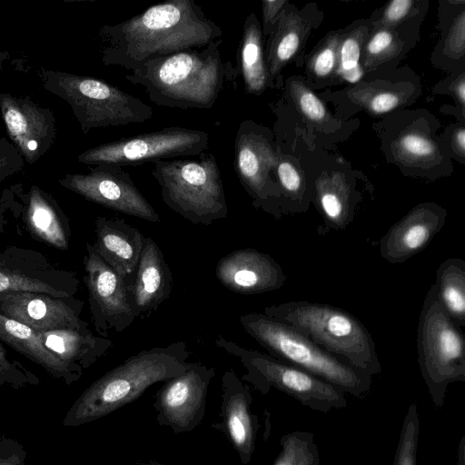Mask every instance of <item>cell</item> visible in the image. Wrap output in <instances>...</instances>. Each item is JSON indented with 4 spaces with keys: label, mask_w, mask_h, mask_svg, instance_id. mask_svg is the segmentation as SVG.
Returning <instances> with one entry per match:
<instances>
[{
    "label": "cell",
    "mask_w": 465,
    "mask_h": 465,
    "mask_svg": "<svg viewBox=\"0 0 465 465\" xmlns=\"http://www.w3.org/2000/svg\"><path fill=\"white\" fill-rule=\"evenodd\" d=\"M99 35L104 43L103 64L131 71L153 59L203 48L220 39L223 30L194 0H168L126 21L104 25Z\"/></svg>",
    "instance_id": "1"
},
{
    "label": "cell",
    "mask_w": 465,
    "mask_h": 465,
    "mask_svg": "<svg viewBox=\"0 0 465 465\" xmlns=\"http://www.w3.org/2000/svg\"><path fill=\"white\" fill-rule=\"evenodd\" d=\"M222 38L203 48L184 50L147 61L133 68L125 78L145 89L151 102L180 109H211L226 84L238 73L224 61Z\"/></svg>",
    "instance_id": "2"
},
{
    "label": "cell",
    "mask_w": 465,
    "mask_h": 465,
    "mask_svg": "<svg viewBox=\"0 0 465 465\" xmlns=\"http://www.w3.org/2000/svg\"><path fill=\"white\" fill-rule=\"evenodd\" d=\"M190 351L176 341L143 350L87 387L66 412L63 425L78 427L135 401L150 386L183 374Z\"/></svg>",
    "instance_id": "3"
},
{
    "label": "cell",
    "mask_w": 465,
    "mask_h": 465,
    "mask_svg": "<svg viewBox=\"0 0 465 465\" xmlns=\"http://www.w3.org/2000/svg\"><path fill=\"white\" fill-rule=\"evenodd\" d=\"M263 313L297 329L350 366L371 376L381 372L371 334L351 313L332 305L309 301L266 306Z\"/></svg>",
    "instance_id": "4"
},
{
    "label": "cell",
    "mask_w": 465,
    "mask_h": 465,
    "mask_svg": "<svg viewBox=\"0 0 465 465\" xmlns=\"http://www.w3.org/2000/svg\"><path fill=\"white\" fill-rule=\"evenodd\" d=\"M240 324L269 355L305 371L338 388L362 398L372 385V376L334 357L297 329L264 313L240 317Z\"/></svg>",
    "instance_id": "5"
},
{
    "label": "cell",
    "mask_w": 465,
    "mask_h": 465,
    "mask_svg": "<svg viewBox=\"0 0 465 465\" xmlns=\"http://www.w3.org/2000/svg\"><path fill=\"white\" fill-rule=\"evenodd\" d=\"M439 120L424 108L395 110L373 125L388 163L408 177L435 181L453 173Z\"/></svg>",
    "instance_id": "6"
},
{
    "label": "cell",
    "mask_w": 465,
    "mask_h": 465,
    "mask_svg": "<svg viewBox=\"0 0 465 465\" xmlns=\"http://www.w3.org/2000/svg\"><path fill=\"white\" fill-rule=\"evenodd\" d=\"M176 157L153 162L152 175L163 203L193 224L210 225L226 218L228 206L215 156Z\"/></svg>",
    "instance_id": "7"
},
{
    "label": "cell",
    "mask_w": 465,
    "mask_h": 465,
    "mask_svg": "<svg viewBox=\"0 0 465 465\" xmlns=\"http://www.w3.org/2000/svg\"><path fill=\"white\" fill-rule=\"evenodd\" d=\"M38 75L45 90L70 105L84 134L143 123L153 116L151 106L102 79L43 67Z\"/></svg>",
    "instance_id": "8"
},
{
    "label": "cell",
    "mask_w": 465,
    "mask_h": 465,
    "mask_svg": "<svg viewBox=\"0 0 465 465\" xmlns=\"http://www.w3.org/2000/svg\"><path fill=\"white\" fill-rule=\"evenodd\" d=\"M418 363L433 404L444 405L450 383L465 381L463 333L439 302L432 284L423 300L417 329Z\"/></svg>",
    "instance_id": "9"
},
{
    "label": "cell",
    "mask_w": 465,
    "mask_h": 465,
    "mask_svg": "<svg viewBox=\"0 0 465 465\" xmlns=\"http://www.w3.org/2000/svg\"><path fill=\"white\" fill-rule=\"evenodd\" d=\"M215 344L240 361L246 370L242 379L262 394L274 388L302 405L324 413L347 406L345 393L305 371L267 353L242 347L222 335L215 339Z\"/></svg>",
    "instance_id": "10"
},
{
    "label": "cell",
    "mask_w": 465,
    "mask_h": 465,
    "mask_svg": "<svg viewBox=\"0 0 465 465\" xmlns=\"http://www.w3.org/2000/svg\"><path fill=\"white\" fill-rule=\"evenodd\" d=\"M422 94L420 76L408 65L389 72L365 74L359 82L319 95L335 108V116L345 120L361 111L383 117L395 110L408 108Z\"/></svg>",
    "instance_id": "11"
},
{
    "label": "cell",
    "mask_w": 465,
    "mask_h": 465,
    "mask_svg": "<svg viewBox=\"0 0 465 465\" xmlns=\"http://www.w3.org/2000/svg\"><path fill=\"white\" fill-rule=\"evenodd\" d=\"M271 129L242 121L234 141V171L254 208L280 220L281 189L275 175L277 145Z\"/></svg>",
    "instance_id": "12"
},
{
    "label": "cell",
    "mask_w": 465,
    "mask_h": 465,
    "mask_svg": "<svg viewBox=\"0 0 465 465\" xmlns=\"http://www.w3.org/2000/svg\"><path fill=\"white\" fill-rule=\"evenodd\" d=\"M209 134L203 130L166 127L96 145L77 156L87 165H138L147 162L199 155L209 147Z\"/></svg>",
    "instance_id": "13"
},
{
    "label": "cell",
    "mask_w": 465,
    "mask_h": 465,
    "mask_svg": "<svg viewBox=\"0 0 465 465\" xmlns=\"http://www.w3.org/2000/svg\"><path fill=\"white\" fill-rule=\"evenodd\" d=\"M84 282L88 291L92 323L99 336L121 332L136 319L127 283L86 242Z\"/></svg>",
    "instance_id": "14"
},
{
    "label": "cell",
    "mask_w": 465,
    "mask_h": 465,
    "mask_svg": "<svg viewBox=\"0 0 465 465\" xmlns=\"http://www.w3.org/2000/svg\"><path fill=\"white\" fill-rule=\"evenodd\" d=\"M64 188L115 212L152 223L160 216L122 167L92 165L86 173H68L58 180Z\"/></svg>",
    "instance_id": "15"
},
{
    "label": "cell",
    "mask_w": 465,
    "mask_h": 465,
    "mask_svg": "<svg viewBox=\"0 0 465 465\" xmlns=\"http://www.w3.org/2000/svg\"><path fill=\"white\" fill-rule=\"evenodd\" d=\"M214 375L213 367L188 362L183 374L165 381L153 404L157 423L176 434L199 426L205 415L208 388Z\"/></svg>",
    "instance_id": "16"
},
{
    "label": "cell",
    "mask_w": 465,
    "mask_h": 465,
    "mask_svg": "<svg viewBox=\"0 0 465 465\" xmlns=\"http://www.w3.org/2000/svg\"><path fill=\"white\" fill-rule=\"evenodd\" d=\"M79 286L74 272L62 269L38 251L17 246L0 249V292L25 291L70 297Z\"/></svg>",
    "instance_id": "17"
},
{
    "label": "cell",
    "mask_w": 465,
    "mask_h": 465,
    "mask_svg": "<svg viewBox=\"0 0 465 465\" xmlns=\"http://www.w3.org/2000/svg\"><path fill=\"white\" fill-rule=\"evenodd\" d=\"M0 111L10 142L25 162L39 161L53 146L56 137L53 110L28 95L0 94Z\"/></svg>",
    "instance_id": "18"
},
{
    "label": "cell",
    "mask_w": 465,
    "mask_h": 465,
    "mask_svg": "<svg viewBox=\"0 0 465 465\" xmlns=\"http://www.w3.org/2000/svg\"><path fill=\"white\" fill-rule=\"evenodd\" d=\"M84 302L75 298L25 291L0 292V314L36 332L88 328L81 318Z\"/></svg>",
    "instance_id": "19"
},
{
    "label": "cell",
    "mask_w": 465,
    "mask_h": 465,
    "mask_svg": "<svg viewBox=\"0 0 465 465\" xmlns=\"http://www.w3.org/2000/svg\"><path fill=\"white\" fill-rule=\"evenodd\" d=\"M323 18V12L315 3L299 8L287 2L275 28L265 40L264 56L270 88L278 86L281 72L289 64L295 63L299 67L303 64L307 41Z\"/></svg>",
    "instance_id": "20"
},
{
    "label": "cell",
    "mask_w": 465,
    "mask_h": 465,
    "mask_svg": "<svg viewBox=\"0 0 465 465\" xmlns=\"http://www.w3.org/2000/svg\"><path fill=\"white\" fill-rule=\"evenodd\" d=\"M219 420L212 427L221 431L242 465H248L256 448L260 428L259 417L252 411V396L232 370L222 377V397Z\"/></svg>",
    "instance_id": "21"
},
{
    "label": "cell",
    "mask_w": 465,
    "mask_h": 465,
    "mask_svg": "<svg viewBox=\"0 0 465 465\" xmlns=\"http://www.w3.org/2000/svg\"><path fill=\"white\" fill-rule=\"evenodd\" d=\"M312 188V203L320 213L322 223L318 232L324 235L331 231H342L350 225L362 202L356 176L338 166L325 167L318 174H309Z\"/></svg>",
    "instance_id": "22"
},
{
    "label": "cell",
    "mask_w": 465,
    "mask_h": 465,
    "mask_svg": "<svg viewBox=\"0 0 465 465\" xmlns=\"http://www.w3.org/2000/svg\"><path fill=\"white\" fill-rule=\"evenodd\" d=\"M447 211L433 202L412 207L380 240V254L392 264L402 263L425 249L443 228Z\"/></svg>",
    "instance_id": "23"
},
{
    "label": "cell",
    "mask_w": 465,
    "mask_h": 465,
    "mask_svg": "<svg viewBox=\"0 0 465 465\" xmlns=\"http://www.w3.org/2000/svg\"><path fill=\"white\" fill-rule=\"evenodd\" d=\"M215 276L226 289L244 295L280 289L287 279L271 255L250 248L222 257L216 264Z\"/></svg>",
    "instance_id": "24"
},
{
    "label": "cell",
    "mask_w": 465,
    "mask_h": 465,
    "mask_svg": "<svg viewBox=\"0 0 465 465\" xmlns=\"http://www.w3.org/2000/svg\"><path fill=\"white\" fill-rule=\"evenodd\" d=\"M22 213L21 230L35 240L60 251L70 246L72 231L68 217L55 198L37 185L20 192Z\"/></svg>",
    "instance_id": "25"
},
{
    "label": "cell",
    "mask_w": 465,
    "mask_h": 465,
    "mask_svg": "<svg viewBox=\"0 0 465 465\" xmlns=\"http://www.w3.org/2000/svg\"><path fill=\"white\" fill-rule=\"evenodd\" d=\"M136 318L147 319L171 295L172 272L158 244L144 237L135 275L128 288Z\"/></svg>",
    "instance_id": "26"
},
{
    "label": "cell",
    "mask_w": 465,
    "mask_h": 465,
    "mask_svg": "<svg viewBox=\"0 0 465 465\" xmlns=\"http://www.w3.org/2000/svg\"><path fill=\"white\" fill-rule=\"evenodd\" d=\"M93 244L101 258L131 286L143 250L144 237L124 219L98 216Z\"/></svg>",
    "instance_id": "27"
},
{
    "label": "cell",
    "mask_w": 465,
    "mask_h": 465,
    "mask_svg": "<svg viewBox=\"0 0 465 465\" xmlns=\"http://www.w3.org/2000/svg\"><path fill=\"white\" fill-rule=\"evenodd\" d=\"M423 20L396 26L371 28L361 55L365 74L389 72L400 66L420 38Z\"/></svg>",
    "instance_id": "28"
},
{
    "label": "cell",
    "mask_w": 465,
    "mask_h": 465,
    "mask_svg": "<svg viewBox=\"0 0 465 465\" xmlns=\"http://www.w3.org/2000/svg\"><path fill=\"white\" fill-rule=\"evenodd\" d=\"M36 333L47 350L81 377L114 346L110 339L94 335L88 328Z\"/></svg>",
    "instance_id": "29"
},
{
    "label": "cell",
    "mask_w": 465,
    "mask_h": 465,
    "mask_svg": "<svg viewBox=\"0 0 465 465\" xmlns=\"http://www.w3.org/2000/svg\"><path fill=\"white\" fill-rule=\"evenodd\" d=\"M440 38L430 55L435 68L449 74L465 70V1H439Z\"/></svg>",
    "instance_id": "30"
},
{
    "label": "cell",
    "mask_w": 465,
    "mask_h": 465,
    "mask_svg": "<svg viewBox=\"0 0 465 465\" xmlns=\"http://www.w3.org/2000/svg\"><path fill=\"white\" fill-rule=\"evenodd\" d=\"M0 341L41 366L49 375L70 386L81 376L45 348L36 331L0 314Z\"/></svg>",
    "instance_id": "31"
},
{
    "label": "cell",
    "mask_w": 465,
    "mask_h": 465,
    "mask_svg": "<svg viewBox=\"0 0 465 465\" xmlns=\"http://www.w3.org/2000/svg\"><path fill=\"white\" fill-rule=\"evenodd\" d=\"M262 25L254 13L244 21L238 50L240 73L247 94L261 95L269 87Z\"/></svg>",
    "instance_id": "32"
},
{
    "label": "cell",
    "mask_w": 465,
    "mask_h": 465,
    "mask_svg": "<svg viewBox=\"0 0 465 465\" xmlns=\"http://www.w3.org/2000/svg\"><path fill=\"white\" fill-rule=\"evenodd\" d=\"M285 94L298 114L312 129L327 136L342 131L345 120L337 118L325 103L304 82L302 75H292L285 82Z\"/></svg>",
    "instance_id": "33"
},
{
    "label": "cell",
    "mask_w": 465,
    "mask_h": 465,
    "mask_svg": "<svg viewBox=\"0 0 465 465\" xmlns=\"http://www.w3.org/2000/svg\"><path fill=\"white\" fill-rule=\"evenodd\" d=\"M275 175L281 189L282 215L305 213L312 203V188L308 174L297 167L292 156L277 145Z\"/></svg>",
    "instance_id": "34"
},
{
    "label": "cell",
    "mask_w": 465,
    "mask_h": 465,
    "mask_svg": "<svg viewBox=\"0 0 465 465\" xmlns=\"http://www.w3.org/2000/svg\"><path fill=\"white\" fill-rule=\"evenodd\" d=\"M370 31L369 18L354 20L341 28L335 72L337 85L343 83L355 84L365 75L361 67V55Z\"/></svg>",
    "instance_id": "35"
},
{
    "label": "cell",
    "mask_w": 465,
    "mask_h": 465,
    "mask_svg": "<svg viewBox=\"0 0 465 465\" xmlns=\"http://www.w3.org/2000/svg\"><path fill=\"white\" fill-rule=\"evenodd\" d=\"M435 288L442 308L460 328L465 326V262L460 258L443 261L436 271Z\"/></svg>",
    "instance_id": "36"
},
{
    "label": "cell",
    "mask_w": 465,
    "mask_h": 465,
    "mask_svg": "<svg viewBox=\"0 0 465 465\" xmlns=\"http://www.w3.org/2000/svg\"><path fill=\"white\" fill-rule=\"evenodd\" d=\"M341 28L328 32L304 57L305 84L312 89L336 86L337 49Z\"/></svg>",
    "instance_id": "37"
},
{
    "label": "cell",
    "mask_w": 465,
    "mask_h": 465,
    "mask_svg": "<svg viewBox=\"0 0 465 465\" xmlns=\"http://www.w3.org/2000/svg\"><path fill=\"white\" fill-rule=\"evenodd\" d=\"M281 451L272 465H319V449L314 435L309 431L294 430L280 440Z\"/></svg>",
    "instance_id": "38"
},
{
    "label": "cell",
    "mask_w": 465,
    "mask_h": 465,
    "mask_svg": "<svg viewBox=\"0 0 465 465\" xmlns=\"http://www.w3.org/2000/svg\"><path fill=\"white\" fill-rule=\"evenodd\" d=\"M429 5V0H391L376 9L369 17L371 28L391 27L423 20Z\"/></svg>",
    "instance_id": "39"
},
{
    "label": "cell",
    "mask_w": 465,
    "mask_h": 465,
    "mask_svg": "<svg viewBox=\"0 0 465 465\" xmlns=\"http://www.w3.org/2000/svg\"><path fill=\"white\" fill-rule=\"evenodd\" d=\"M420 420L416 403H411L403 420L392 465H417Z\"/></svg>",
    "instance_id": "40"
},
{
    "label": "cell",
    "mask_w": 465,
    "mask_h": 465,
    "mask_svg": "<svg viewBox=\"0 0 465 465\" xmlns=\"http://www.w3.org/2000/svg\"><path fill=\"white\" fill-rule=\"evenodd\" d=\"M39 383V378L19 361L13 358L0 342V385L22 389Z\"/></svg>",
    "instance_id": "41"
},
{
    "label": "cell",
    "mask_w": 465,
    "mask_h": 465,
    "mask_svg": "<svg viewBox=\"0 0 465 465\" xmlns=\"http://www.w3.org/2000/svg\"><path fill=\"white\" fill-rule=\"evenodd\" d=\"M22 183L13 184L3 190L0 195V234L5 233L15 227L17 233L22 235L20 218L22 203L20 192Z\"/></svg>",
    "instance_id": "42"
},
{
    "label": "cell",
    "mask_w": 465,
    "mask_h": 465,
    "mask_svg": "<svg viewBox=\"0 0 465 465\" xmlns=\"http://www.w3.org/2000/svg\"><path fill=\"white\" fill-rule=\"evenodd\" d=\"M440 136L449 157L465 165V123L450 124Z\"/></svg>",
    "instance_id": "43"
},
{
    "label": "cell",
    "mask_w": 465,
    "mask_h": 465,
    "mask_svg": "<svg viewBox=\"0 0 465 465\" xmlns=\"http://www.w3.org/2000/svg\"><path fill=\"white\" fill-rule=\"evenodd\" d=\"M25 160L8 138H0V183L24 169Z\"/></svg>",
    "instance_id": "44"
},
{
    "label": "cell",
    "mask_w": 465,
    "mask_h": 465,
    "mask_svg": "<svg viewBox=\"0 0 465 465\" xmlns=\"http://www.w3.org/2000/svg\"><path fill=\"white\" fill-rule=\"evenodd\" d=\"M432 93L451 96L455 106L465 112V70L449 74L434 85Z\"/></svg>",
    "instance_id": "45"
},
{
    "label": "cell",
    "mask_w": 465,
    "mask_h": 465,
    "mask_svg": "<svg viewBox=\"0 0 465 465\" xmlns=\"http://www.w3.org/2000/svg\"><path fill=\"white\" fill-rule=\"evenodd\" d=\"M26 457L22 443L0 434V465H26Z\"/></svg>",
    "instance_id": "46"
},
{
    "label": "cell",
    "mask_w": 465,
    "mask_h": 465,
    "mask_svg": "<svg viewBox=\"0 0 465 465\" xmlns=\"http://www.w3.org/2000/svg\"><path fill=\"white\" fill-rule=\"evenodd\" d=\"M287 0H263L262 2V32L264 41L269 37L275 28L281 13L283 10Z\"/></svg>",
    "instance_id": "47"
},
{
    "label": "cell",
    "mask_w": 465,
    "mask_h": 465,
    "mask_svg": "<svg viewBox=\"0 0 465 465\" xmlns=\"http://www.w3.org/2000/svg\"><path fill=\"white\" fill-rule=\"evenodd\" d=\"M464 437L460 440L459 455H458V465H464Z\"/></svg>",
    "instance_id": "48"
},
{
    "label": "cell",
    "mask_w": 465,
    "mask_h": 465,
    "mask_svg": "<svg viewBox=\"0 0 465 465\" xmlns=\"http://www.w3.org/2000/svg\"><path fill=\"white\" fill-rule=\"evenodd\" d=\"M9 59V53L7 50L0 46V73L3 71L5 62Z\"/></svg>",
    "instance_id": "49"
},
{
    "label": "cell",
    "mask_w": 465,
    "mask_h": 465,
    "mask_svg": "<svg viewBox=\"0 0 465 465\" xmlns=\"http://www.w3.org/2000/svg\"><path fill=\"white\" fill-rule=\"evenodd\" d=\"M137 465H166L164 463H161L157 460H151L149 461H137L136 462Z\"/></svg>",
    "instance_id": "50"
}]
</instances>
